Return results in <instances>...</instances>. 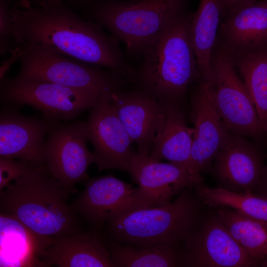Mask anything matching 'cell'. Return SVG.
<instances>
[{
    "label": "cell",
    "mask_w": 267,
    "mask_h": 267,
    "mask_svg": "<svg viewBox=\"0 0 267 267\" xmlns=\"http://www.w3.org/2000/svg\"><path fill=\"white\" fill-rule=\"evenodd\" d=\"M14 46L43 47L86 64L112 70L134 81L135 71L127 63L119 42L92 20H85L55 3L19 0L10 8Z\"/></svg>",
    "instance_id": "6da1fadb"
},
{
    "label": "cell",
    "mask_w": 267,
    "mask_h": 267,
    "mask_svg": "<svg viewBox=\"0 0 267 267\" xmlns=\"http://www.w3.org/2000/svg\"><path fill=\"white\" fill-rule=\"evenodd\" d=\"M71 193L45 165L36 166L0 190V212L13 216L28 229L41 254L55 239L82 230L80 218L68 203Z\"/></svg>",
    "instance_id": "7a4b0ae2"
},
{
    "label": "cell",
    "mask_w": 267,
    "mask_h": 267,
    "mask_svg": "<svg viewBox=\"0 0 267 267\" xmlns=\"http://www.w3.org/2000/svg\"><path fill=\"white\" fill-rule=\"evenodd\" d=\"M192 13L176 17L144 47L135 83L160 103L179 102L199 78L190 34Z\"/></svg>",
    "instance_id": "3957f363"
},
{
    "label": "cell",
    "mask_w": 267,
    "mask_h": 267,
    "mask_svg": "<svg viewBox=\"0 0 267 267\" xmlns=\"http://www.w3.org/2000/svg\"><path fill=\"white\" fill-rule=\"evenodd\" d=\"M186 187L170 203L142 207L117 215L107 222L117 240L134 246L177 248L199 224L201 200Z\"/></svg>",
    "instance_id": "277c9868"
},
{
    "label": "cell",
    "mask_w": 267,
    "mask_h": 267,
    "mask_svg": "<svg viewBox=\"0 0 267 267\" xmlns=\"http://www.w3.org/2000/svg\"><path fill=\"white\" fill-rule=\"evenodd\" d=\"M189 0H107L91 4V20L140 55L147 44L172 20L187 11Z\"/></svg>",
    "instance_id": "5b68a950"
},
{
    "label": "cell",
    "mask_w": 267,
    "mask_h": 267,
    "mask_svg": "<svg viewBox=\"0 0 267 267\" xmlns=\"http://www.w3.org/2000/svg\"><path fill=\"white\" fill-rule=\"evenodd\" d=\"M20 48L22 55L19 59L18 77L91 90L100 95L121 89L124 84V77L112 70L83 63L40 46Z\"/></svg>",
    "instance_id": "8992f818"
},
{
    "label": "cell",
    "mask_w": 267,
    "mask_h": 267,
    "mask_svg": "<svg viewBox=\"0 0 267 267\" xmlns=\"http://www.w3.org/2000/svg\"><path fill=\"white\" fill-rule=\"evenodd\" d=\"M100 96L91 90L16 75L12 78L4 77L0 80V99L3 106L18 108L29 105L51 121L73 120L90 109Z\"/></svg>",
    "instance_id": "52a82bcc"
},
{
    "label": "cell",
    "mask_w": 267,
    "mask_h": 267,
    "mask_svg": "<svg viewBox=\"0 0 267 267\" xmlns=\"http://www.w3.org/2000/svg\"><path fill=\"white\" fill-rule=\"evenodd\" d=\"M209 82L214 105L232 134L260 139L266 134L232 59L214 47Z\"/></svg>",
    "instance_id": "ba28073f"
},
{
    "label": "cell",
    "mask_w": 267,
    "mask_h": 267,
    "mask_svg": "<svg viewBox=\"0 0 267 267\" xmlns=\"http://www.w3.org/2000/svg\"><path fill=\"white\" fill-rule=\"evenodd\" d=\"M88 141L86 121H55L43 145L42 156L48 170L73 192L76 183L88 179V168L94 163Z\"/></svg>",
    "instance_id": "9c48e42d"
},
{
    "label": "cell",
    "mask_w": 267,
    "mask_h": 267,
    "mask_svg": "<svg viewBox=\"0 0 267 267\" xmlns=\"http://www.w3.org/2000/svg\"><path fill=\"white\" fill-rule=\"evenodd\" d=\"M199 80L190 99L194 127L189 170L195 184L202 182L200 174L210 171L216 155L229 144L233 135L214 105L209 82Z\"/></svg>",
    "instance_id": "30bf717a"
},
{
    "label": "cell",
    "mask_w": 267,
    "mask_h": 267,
    "mask_svg": "<svg viewBox=\"0 0 267 267\" xmlns=\"http://www.w3.org/2000/svg\"><path fill=\"white\" fill-rule=\"evenodd\" d=\"M82 192L71 203L75 213L100 227L117 215L142 207H156L141 189L112 175L86 180Z\"/></svg>",
    "instance_id": "8fae6325"
},
{
    "label": "cell",
    "mask_w": 267,
    "mask_h": 267,
    "mask_svg": "<svg viewBox=\"0 0 267 267\" xmlns=\"http://www.w3.org/2000/svg\"><path fill=\"white\" fill-rule=\"evenodd\" d=\"M110 94L99 96L86 121L89 141L98 170L130 172L133 142L122 123Z\"/></svg>",
    "instance_id": "7c38bea8"
},
{
    "label": "cell",
    "mask_w": 267,
    "mask_h": 267,
    "mask_svg": "<svg viewBox=\"0 0 267 267\" xmlns=\"http://www.w3.org/2000/svg\"><path fill=\"white\" fill-rule=\"evenodd\" d=\"M183 267H251L259 262L234 239L217 215L208 218L184 242Z\"/></svg>",
    "instance_id": "4fadbf2b"
},
{
    "label": "cell",
    "mask_w": 267,
    "mask_h": 267,
    "mask_svg": "<svg viewBox=\"0 0 267 267\" xmlns=\"http://www.w3.org/2000/svg\"><path fill=\"white\" fill-rule=\"evenodd\" d=\"M17 108L3 106L0 114V157L21 160L35 166L45 165L43 145L55 121L29 117Z\"/></svg>",
    "instance_id": "5bb4252c"
},
{
    "label": "cell",
    "mask_w": 267,
    "mask_h": 267,
    "mask_svg": "<svg viewBox=\"0 0 267 267\" xmlns=\"http://www.w3.org/2000/svg\"><path fill=\"white\" fill-rule=\"evenodd\" d=\"M215 47L232 59L267 47V0L225 14Z\"/></svg>",
    "instance_id": "9a60e30c"
},
{
    "label": "cell",
    "mask_w": 267,
    "mask_h": 267,
    "mask_svg": "<svg viewBox=\"0 0 267 267\" xmlns=\"http://www.w3.org/2000/svg\"><path fill=\"white\" fill-rule=\"evenodd\" d=\"M213 162L210 171L219 186L240 193L256 190L265 167L258 148L244 136L234 134Z\"/></svg>",
    "instance_id": "2e32d148"
},
{
    "label": "cell",
    "mask_w": 267,
    "mask_h": 267,
    "mask_svg": "<svg viewBox=\"0 0 267 267\" xmlns=\"http://www.w3.org/2000/svg\"><path fill=\"white\" fill-rule=\"evenodd\" d=\"M129 172L156 207L170 203L175 195L195 184L187 167L163 163L137 151L133 152Z\"/></svg>",
    "instance_id": "e0dca14e"
},
{
    "label": "cell",
    "mask_w": 267,
    "mask_h": 267,
    "mask_svg": "<svg viewBox=\"0 0 267 267\" xmlns=\"http://www.w3.org/2000/svg\"><path fill=\"white\" fill-rule=\"evenodd\" d=\"M110 99L137 152L149 155L163 117L162 104L139 89L115 91Z\"/></svg>",
    "instance_id": "ac0fdd59"
},
{
    "label": "cell",
    "mask_w": 267,
    "mask_h": 267,
    "mask_svg": "<svg viewBox=\"0 0 267 267\" xmlns=\"http://www.w3.org/2000/svg\"><path fill=\"white\" fill-rule=\"evenodd\" d=\"M42 267H113L110 254L97 230H82L55 239L40 255Z\"/></svg>",
    "instance_id": "d6986e66"
},
{
    "label": "cell",
    "mask_w": 267,
    "mask_h": 267,
    "mask_svg": "<svg viewBox=\"0 0 267 267\" xmlns=\"http://www.w3.org/2000/svg\"><path fill=\"white\" fill-rule=\"evenodd\" d=\"M163 115L149 156L156 160H167L189 170L192 130L186 125L179 103H161Z\"/></svg>",
    "instance_id": "ffe728a7"
},
{
    "label": "cell",
    "mask_w": 267,
    "mask_h": 267,
    "mask_svg": "<svg viewBox=\"0 0 267 267\" xmlns=\"http://www.w3.org/2000/svg\"><path fill=\"white\" fill-rule=\"evenodd\" d=\"M0 267H42L38 242L13 216L0 212Z\"/></svg>",
    "instance_id": "44dd1931"
},
{
    "label": "cell",
    "mask_w": 267,
    "mask_h": 267,
    "mask_svg": "<svg viewBox=\"0 0 267 267\" xmlns=\"http://www.w3.org/2000/svg\"><path fill=\"white\" fill-rule=\"evenodd\" d=\"M217 208L232 237L252 257L259 263L267 257V222L227 207Z\"/></svg>",
    "instance_id": "7402d4cb"
},
{
    "label": "cell",
    "mask_w": 267,
    "mask_h": 267,
    "mask_svg": "<svg viewBox=\"0 0 267 267\" xmlns=\"http://www.w3.org/2000/svg\"><path fill=\"white\" fill-rule=\"evenodd\" d=\"M108 247L113 267H183L182 252L177 248L134 246L115 241Z\"/></svg>",
    "instance_id": "603a6c76"
},
{
    "label": "cell",
    "mask_w": 267,
    "mask_h": 267,
    "mask_svg": "<svg viewBox=\"0 0 267 267\" xmlns=\"http://www.w3.org/2000/svg\"><path fill=\"white\" fill-rule=\"evenodd\" d=\"M254 103L267 134V47L232 59Z\"/></svg>",
    "instance_id": "cb8c5ba5"
},
{
    "label": "cell",
    "mask_w": 267,
    "mask_h": 267,
    "mask_svg": "<svg viewBox=\"0 0 267 267\" xmlns=\"http://www.w3.org/2000/svg\"><path fill=\"white\" fill-rule=\"evenodd\" d=\"M193 186L196 195L205 204L216 208L227 207L267 222V197L250 191L240 193L220 186L210 187L202 182Z\"/></svg>",
    "instance_id": "d4e9b609"
},
{
    "label": "cell",
    "mask_w": 267,
    "mask_h": 267,
    "mask_svg": "<svg viewBox=\"0 0 267 267\" xmlns=\"http://www.w3.org/2000/svg\"><path fill=\"white\" fill-rule=\"evenodd\" d=\"M36 166H39L19 159L0 157V191Z\"/></svg>",
    "instance_id": "484cf974"
},
{
    "label": "cell",
    "mask_w": 267,
    "mask_h": 267,
    "mask_svg": "<svg viewBox=\"0 0 267 267\" xmlns=\"http://www.w3.org/2000/svg\"><path fill=\"white\" fill-rule=\"evenodd\" d=\"M9 8L4 0L0 4V55L6 53L13 47L12 26Z\"/></svg>",
    "instance_id": "4316f807"
},
{
    "label": "cell",
    "mask_w": 267,
    "mask_h": 267,
    "mask_svg": "<svg viewBox=\"0 0 267 267\" xmlns=\"http://www.w3.org/2000/svg\"><path fill=\"white\" fill-rule=\"evenodd\" d=\"M259 0H222V16L230 11L252 4Z\"/></svg>",
    "instance_id": "83f0119b"
},
{
    "label": "cell",
    "mask_w": 267,
    "mask_h": 267,
    "mask_svg": "<svg viewBox=\"0 0 267 267\" xmlns=\"http://www.w3.org/2000/svg\"><path fill=\"white\" fill-rule=\"evenodd\" d=\"M10 51L12 53L11 57L8 59L5 62H4L0 67V79L2 80L4 77L6 72L9 70L11 64L19 60L22 55V50L18 47H14Z\"/></svg>",
    "instance_id": "f1b7e54d"
},
{
    "label": "cell",
    "mask_w": 267,
    "mask_h": 267,
    "mask_svg": "<svg viewBox=\"0 0 267 267\" xmlns=\"http://www.w3.org/2000/svg\"><path fill=\"white\" fill-rule=\"evenodd\" d=\"M255 191L258 194L267 197V165L264 167L260 183Z\"/></svg>",
    "instance_id": "f546056e"
},
{
    "label": "cell",
    "mask_w": 267,
    "mask_h": 267,
    "mask_svg": "<svg viewBox=\"0 0 267 267\" xmlns=\"http://www.w3.org/2000/svg\"><path fill=\"white\" fill-rule=\"evenodd\" d=\"M73 3L76 4H92L95 3L107 1V0H71Z\"/></svg>",
    "instance_id": "4dcf8cb0"
},
{
    "label": "cell",
    "mask_w": 267,
    "mask_h": 267,
    "mask_svg": "<svg viewBox=\"0 0 267 267\" xmlns=\"http://www.w3.org/2000/svg\"><path fill=\"white\" fill-rule=\"evenodd\" d=\"M258 267H267V257L259 263Z\"/></svg>",
    "instance_id": "1f68e13d"
},
{
    "label": "cell",
    "mask_w": 267,
    "mask_h": 267,
    "mask_svg": "<svg viewBox=\"0 0 267 267\" xmlns=\"http://www.w3.org/2000/svg\"><path fill=\"white\" fill-rule=\"evenodd\" d=\"M48 3H55L60 1V0H40Z\"/></svg>",
    "instance_id": "d6a6232c"
}]
</instances>
